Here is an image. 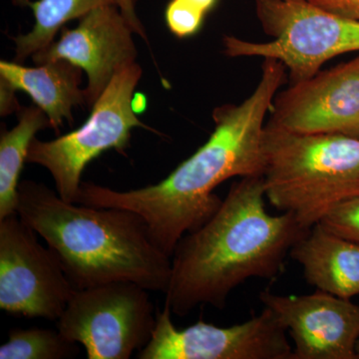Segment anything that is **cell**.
Returning a JSON list of instances; mask_svg holds the SVG:
<instances>
[{"label": "cell", "instance_id": "cell-1", "mask_svg": "<svg viewBox=\"0 0 359 359\" xmlns=\"http://www.w3.org/2000/svg\"><path fill=\"white\" fill-rule=\"evenodd\" d=\"M285 68L280 60L264 59L254 93L238 105L216 108L209 140L167 178L126 192L82 182L75 203L137 212L155 244L172 257L179 241L221 207L223 200L214 193L217 187L233 177L263 175L264 119L285 82Z\"/></svg>", "mask_w": 359, "mask_h": 359}, {"label": "cell", "instance_id": "cell-2", "mask_svg": "<svg viewBox=\"0 0 359 359\" xmlns=\"http://www.w3.org/2000/svg\"><path fill=\"white\" fill-rule=\"evenodd\" d=\"M264 198L263 176L241 178L214 216L179 241L165 292L172 313L186 316L202 304L224 309L231 292L249 278L278 276L308 230L290 212L269 215Z\"/></svg>", "mask_w": 359, "mask_h": 359}, {"label": "cell", "instance_id": "cell-3", "mask_svg": "<svg viewBox=\"0 0 359 359\" xmlns=\"http://www.w3.org/2000/svg\"><path fill=\"white\" fill-rule=\"evenodd\" d=\"M18 214L44 238L75 290L131 282L167 292L171 257L137 212L65 202L44 184L26 180L18 187Z\"/></svg>", "mask_w": 359, "mask_h": 359}, {"label": "cell", "instance_id": "cell-4", "mask_svg": "<svg viewBox=\"0 0 359 359\" xmlns=\"http://www.w3.org/2000/svg\"><path fill=\"white\" fill-rule=\"evenodd\" d=\"M266 198L309 230L332 209L359 195V139L302 134L269 122L263 136Z\"/></svg>", "mask_w": 359, "mask_h": 359}, {"label": "cell", "instance_id": "cell-5", "mask_svg": "<svg viewBox=\"0 0 359 359\" xmlns=\"http://www.w3.org/2000/svg\"><path fill=\"white\" fill-rule=\"evenodd\" d=\"M264 32L273 40L252 42L226 35L230 57L280 60L292 83L313 76L335 56L359 51V20L328 13L308 0H255Z\"/></svg>", "mask_w": 359, "mask_h": 359}, {"label": "cell", "instance_id": "cell-6", "mask_svg": "<svg viewBox=\"0 0 359 359\" xmlns=\"http://www.w3.org/2000/svg\"><path fill=\"white\" fill-rule=\"evenodd\" d=\"M141 77L140 65L127 66L111 80L81 127L52 141L33 139L27 163L50 173L56 192L65 202L75 203L82 173L92 160L111 149L124 155L132 129H149L133 109L134 91Z\"/></svg>", "mask_w": 359, "mask_h": 359}, {"label": "cell", "instance_id": "cell-7", "mask_svg": "<svg viewBox=\"0 0 359 359\" xmlns=\"http://www.w3.org/2000/svg\"><path fill=\"white\" fill-rule=\"evenodd\" d=\"M149 292L131 282L75 290L57 330L83 346L88 359H128L147 346L154 332L157 313Z\"/></svg>", "mask_w": 359, "mask_h": 359}, {"label": "cell", "instance_id": "cell-8", "mask_svg": "<svg viewBox=\"0 0 359 359\" xmlns=\"http://www.w3.org/2000/svg\"><path fill=\"white\" fill-rule=\"evenodd\" d=\"M36 235L18 214L0 219V309L57 321L76 290Z\"/></svg>", "mask_w": 359, "mask_h": 359}, {"label": "cell", "instance_id": "cell-9", "mask_svg": "<svg viewBox=\"0 0 359 359\" xmlns=\"http://www.w3.org/2000/svg\"><path fill=\"white\" fill-rule=\"evenodd\" d=\"M171 309L157 311L156 325L139 359H292L287 330L268 308L230 327L199 321L178 330Z\"/></svg>", "mask_w": 359, "mask_h": 359}, {"label": "cell", "instance_id": "cell-10", "mask_svg": "<svg viewBox=\"0 0 359 359\" xmlns=\"http://www.w3.org/2000/svg\"><path fill=\"white\" fill-rule=\"evenodd\" d=\"M269 123L302 134L359 139V56L290 84L273 99Z\"/></svg>", "mask_w": 359, "mask_h": 359}, {"label": "cell", "instance_id": "cell-11", "mask_svg": "<svg viewBox=\"0 0 359 359\" xmlns=\"http://www.w3.org/2000/svg\"><path fill=\"white\" fill-rule=\"evenodd\" d=\"M133 28L118 6L93 9L74 29L62 28L61 37L33 54L36 65L54 60L69 61L87 74L86 106L92 108L113 77L136 62Z\"/></svg>", "mask_w": 359, "mask_h": 359}, {"label": "cell", "instance_id": "cell-12", "mask_svg": "<svg viewBox=\"0 0 359 359\" xmlns=\"http://www.w3.org/2000/svg\"><path fill=\"white\" fill-rule=\"evenodd\" d=\"M259 299L292 337V359H358L359 306L316 290L306 295L264 290Z\"/></svg>", "mask_w": 359, "mask_h": 359}, {"label": "cell", "instance_id": "cell-13", "mask_svg": "<svg viewBox=\"0 0 359 359\" xmlns=\"http://www.w3.org/2000/svg\"><path fill=\"white\" fill-rule=\"evenodd\" d=\"M82 69L69 61L54 60L36 67L14 61H0L1 90L22 91L43 111L57 133L65 120L72 123L75 106L86 105L85 90L80 88Z\"/></svg>", "mask_w": 359, "mask_h": 359}, {"label": "cell", "instance_id": "cell-14", "mask_svg": "<svg viewBox=\"0 0 359 359\" xmlns=\"http://www.w3.org/2000/svg\"><path fill=\"white\" fill-rule=\"evenodd\" d=\"M290 256L316 290L346 299L359 294L358 243L318 223L295 243Z\"/></svg>", "mask_w": 359, "mask_h": 359}, {"label": "cell", "instance_id": "cell-15", "mask_svg": "<svg viewBox=\"0 0 359 359\" xmlns=\"http://www.w3.org/2000/svg\"><path fill=\"white\" fill-rule=\"evenodd\" d=\"M18 123L0 136V219L18 214V187L28 150L35 135L51 128L49 118L36 105L20 107Z\"/></svg>", "mask_w": 359, "mask_h": 359}, {"label": "cell", "instance_id": "cell-16", "mask_svg": "<svg viewBox=\"0 0 359 359\" xmlns=\"http://www.w3.org/2000/svg\"><path fill=\"white\" fill-rule=\"evenodd\" d=\"M20 4L29 6L34 14L32 30L26 34L13 37L15 42L14 62H25L32 56L48 47L54 37L66 23L80 20L93 9L105 6H119V0H16Z\"/></svg>", "mask_w": 359, "mask_h": 359}, {"label": "cell", "instance_id": "cell-17", "mask_svg": "<svg viewBox=\"0 0 359 359\" xmlns=\"http://www.w3.org/2000/svg\"><path fill=\"white\" fill-rule=\"evenodd\" d=\"M78 344L66 339L59 330L14 328L0 346V359H63L79 354Z\"/></svg>", "mask_w": 359, "mask_h": 359}, {"label": "cell", "instance_id": "cell-18", "mask_svg": "<svg viewBox=\"0 0 359 359\" xmlns=\"http://www.w3.org/2000/svg\"><path fill=\"white\" fill-rule=\"evenodd\" d=\"M205 18V13L185 0H170L165 11L168 28L179 39L192 36L199 32Z\"/></svg>", "mask_w": 359, "mask_h": 359}, {"label": "cell", "instance_id": "cell-19", "mask_svg": "<svg viewBox=\"0 0 359 359\" xmlns=\"http://www.w3.org/2000/svg\"><path fill=\"white\" fill-rule=\"evenodd\" d=\"M320 224L337 235L359 244V195L335 205Z\"/></svg>", "mask_w": 359, "mask_h": 359}, {"label": "cell", "instance_id": "cell-20", "mask_svg": "<svg viewBox=\"0 0 359 359\" xmlns=\"http://www.w3.org/2000/svg\"><path fill=\"white\" fill-rule=\"evenodd\" d=\"M328 13L349 20H359V0H308Z\"/></svg>", "mask_w": 359, "mask_h": 359}, {"label": "cell", "instance_id": "cell-21", "mask_svg": "<svg viewBox=\"0 0 359 359\" xmlns=\"http://www.w3.org/2000/svg\"><path fill=\"white\" fill-rule=\"evenodd\" d=\"M135 4H136V0H119L120 11L133 28L135 34L140 35L142 39L147 41V35H146L143 25L137 16Z\"/></svg>", "mask_w": 359, "mask_h": 359}, {"label": "cell", "instance_id": "cell-22", "mask_svg": "<svg viewBox=\"0 0 359 359\" xmlns=\"http://www.w3.org/2000/svg\"><path fill=\"white\" fill-rule=\"evenodd\" d=\"M185 1L197 7L198 9H200L203 13L207 14L216 6L218 0H185Z\"/></svg>", "mask_w": 359, "mask_h": 359}, {"label": "cell", "instance_id": "cell-23", "mask_svg": "<svg viewBox=\"0 0 359 359\" xmlns=\"http://www.w3.org/2000/svg\"><path fill=\"white\" fill-rule=\"evenodd\" d=\"M146 105H147V100H146L145 95L141 93L134 94L133 109L136 114L143 112L146 109Z\"/></svg>", "mask_w": 359, "mask_h": 359}, {"label": "cell", "instance_id": "cell-24", "mask_svg": "<svg viewBox=\"0 0 359 359\" xmlns=\"http://www.w3.org/2000/svg\"><path fill=\"white\" fill-rule=\"evenodd\" d=\"M356 353H358V358L359 359V340H358V346H356Z\"/></svg>", "mask_w": 359, "mask_h": 359}]
</instances>
